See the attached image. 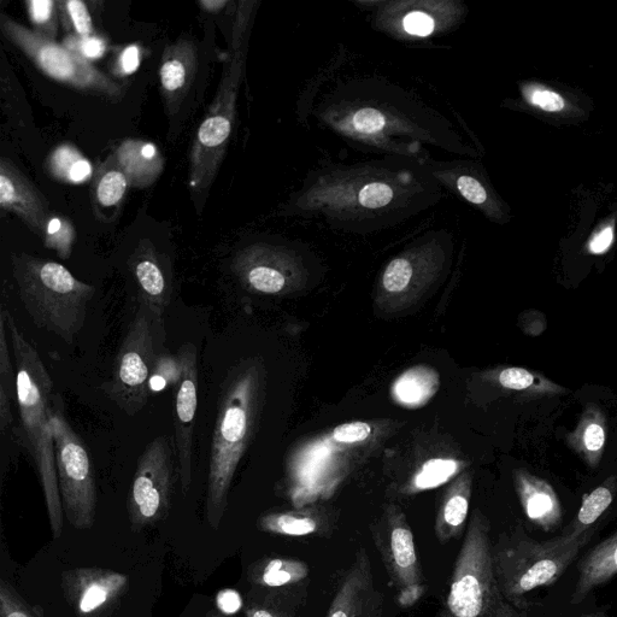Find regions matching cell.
Here are the masks:
<instances>
[{
    "label": "cell",
    "instance_id": "3",
    "mask_svg": "<svg viewBox=\"0 0 617 617\" xmlns=\"http://www.w3.org/2000/svg\"><path fill=\"white\" fill-rule=\"evenodd\" d=\"M11 266L23 308L35 327L73 344L87 319L96 289L61 263L25 254L11 256Z\"/></svg>",
    "mask_w": 617,
    "mask_h": 617
},
{
    "label": "cell",
    "instance_id": "26",
    "mask_svg": "<svg viewBox=\"0 0 617 617\" xmlns=\"http://www.w3.org/2000/svg\"><path fill=\"white\" fill-rule=\"evenodd\" d=\"M7 320L0 313V430L4 433L13 423V404L17 402L16 368L11 362Z\"/></svg>",
    "mask_w": 617,
    "mask_h": 617
},
{
    "label": "cell",
    "instance_id": "39",
    "mask_svg": "<svg viewBox=\"0 0 617 617\" xmlns=\"http://www.w3.org/2000/svg\"><path fill=\"white\" fill-rule=\"evenodd\" d=\"M395 193L384 182H373L364 186L360 192V203L364 208L379 209L389 204Z\"/></svg>",
    "mask_w": 617,
    "mask_h": 617
},
{
    "label": "cell",
    "instance_id": "14",
    "mask_svg": "<svg viewBox=\"0 0 617 617\" xmlns=\"http://www.w3.org/2000/svg\"><path fill=\"white\" fill-rule=\"evenodd\" d=\"M0 207L15 214L31 231L43 238L49 210L41 193L13 161L0 160Z\"/></svg>",
    "mask_w": 617,
    "mask_h": 617
},
{
    "label": "cell",
    "instance_id": "51",
    "mask_svg": "<svg viewBox=\"0 0 617 617\" xmlns=\"http://www.w3.org/2000/svg\"><path fill=\"white\" fill-rule=\"evenodd\" d=\"M207 617H228V616L223 615V614H217V613H209Z\"/></svg>",
    "mask_w": 617,
    "mask_h": 617
},
{
    "label": "cell",
    "instance_id": "20",
    "mask_svg": "<svg viewBox=\"0 0 617 617\" xmlns=\"http://www.w3.org/2000/svg\"><path fill=\"white\" fill-rule=\"evenodd\" d=\"M617 575V532L596 546L579 568L572 604L584 602L590 593Z\"/></svg>",
    "mask_w": 617,
    "mask_h": 617
},
{
    "label": "cell",
    "instance_id": "44",
    "mask_svg": "<svg viewBox=\"0 0 617 617\" xmlns=\"http://www.w3.org/2000/svg\"><path fill=\"white\" fill-rule=\"evenodd\" d=\"M457 188L462 197L473 204H484L487 199V193L483 185L472 176L463 175L457 180Z\"/></svg>",
    "mask_w": 617,
    "mask_h": 617
},
{
    "label": "cell",
    "instance_id": "32",
    "mask_svg": "<svg viewBox=\"0 0 617 617\" xmlns=\"http://www.w3.org/2000/svg\"><path fill=\"white\" fill-rule=\"evenodd\" d=\"M43 239L46 249L56 251L62 260H69L76 239L75 227L67 217L52 216L47 221Z\"/></svg>",
    "mask_w": 617,
    "mask_h": 617
},
{
    "label": "cell",
    "instance_id": "41",
    "mask_svg": "<svg viewBox=\"0 0 617 617\" xmlns=\"http://www.w3.org/2000/svg\"><path fill=\"white\" fill-rule=\"evenodd\" d=\"M386 126V119L379 110L364 108L357 111L352 116V127L355 131L362 134H375L383 131Z\"/></svg>",
    "mask_w": 617,
    "mask_h": 617
},
{
    "label": "cell",
    "instance_id": "37",
    "mask_svg": "<svg viewBox=\"0 0 617 617\" xmlns=\"http://www.w3.org/2000/svg\"><path fill=\"white\" fill-rule=\"evenodd\" d=\"M498 383L502 385L504 389L513 391H525V390H548L543 389L538 384L537 376L528 372L524 368H505L498 374Z\"/></svg>",
    "mask_w": 617,
    "mask_h": 617
},
{
    "label": "cell",
    "instance_id": "10",
    "mask_svg": "<svg viewBox=\"0 0 617 617\" xmlns=\"http://www.w3.org/2000/svg\"><path fill=\"white\" fill-rule=\"evenodd\" d=\"M169 436L152 440L140 455L135 470L128 510L135 531L148 527L167 514L179 469Z\"/></svg>",
    "mask_w": 617,
    "mask_h": 617
},
{
    "label": "cell",
    "instance_id": "28",
    "mask_svg": "<svg viewBox=\"0 0 617 617\" xmlns=\"http://www.w3.org/2000/svg\"><path fill=\"white\" fill-rule=\"evenodd\" d=\"M614 499V490L610 484L599 486L590 495L584 497L583 504L573 524L564 531L566 536L589 542L592 534V526L601 519L608 510Z\"/></svg>",
    "mask_w": 617,
    "mask_h": 617
},
{
    "label": "cell",
    "instance_id": "18",
    "mask_svg": "<svg viewBox=\"0 0 617 617\" xmlns=\"http://www.w3.org/2000/svg\"><path fill=\"white\" fill-rule=\"evenodd\" d=\"M514 480L528 519L545 532L556 530L562 524V508L552 486L525 470H516Z\"/></svg>",
    "mask_w": 617,
    "mask_h": 617
},
{
    "label": "cell",
    "instance_id": "27",
    "mask_svg": "<svg viewBox=\"0 0 617 617\" xmlns=\"http://www.w3.org/2000/svg\"><path fill=\"white\" fill-rule=\"evenodd\" d=\"M605 437H607L605 436V421L601 411L587 409L581 417L577 430L569 436V442L592 467H596L601 460Z\"/></svg>",
    "mask_w": 617,
    "mask_h": 617
},
{
    "label": "cell",
    "instance_id": "11",
    "mask_svg": "<svg viewBox=\"0 0 617 617\" xmlns=\"http://www.w3.org/2000/svg\"><path fill=\"white\" fill-rule=\"evenodd\" d=\"M181 378L174 396V444L182 492L188 493L193 480V436L198 407V350L187 343L178 351Z\"/></svg>",
    "mask_w": 617,
    "mask_h": 617
},
{
    "label": "cell",
    "instance_id": "31",
    "mask_svg": "<svg viewBox=\"0 0 617 617\" xmlns=\"http://www.w3.org/2000/svg\"><path fill=\"white\" fill-rule=\"evenodd\" d=\"M307 564L286 558H274L262 567L257 581L266 587H284L299 583L308 577Z\"/></svg>",
    "mask_w": 617,
    "mask_h": 617
},
{
    "label": "cell",
    "instance_id": "7",
    "mask_svg": "<svg viewBox=\"0 0 617 617\" xmlns=\"http://www.w3.org/2000/svg\"><path fill=\"white\" fill-rule=\"evenodd\" d=\"M0 29L10 43L31 60L47 78L74 90L96 94L117 103L125 97V88L109 75L94 67L91 62L73 54L63 44L41 37L15 21L13 17L0 16Z\"/></svg>",
    "mask_w": 617,
    "mask_h": 617
},
{
    "label": "cell",
    "instance_id": "29",
    "mask_svg": "<svg viewBox=\"0 0 617 617\" xmlns=\"http://www.w3.org/2000/svg\"><path fill=\"white\" fill-rule=\"evenodd\" d=\"M264 532L287 537H305L319 531V520L313 515L291 511L263 516L258 522Z\"/></svg>",
    "mask_w": 617,
    "mask_h": 617
},
{
    "label": "cell",
    "instance_id": "38",
    "mask_svg": "<svg viewBox=\"0 0 617 617\" xmlns=\"http://www.w3.org/2000/svg\"><path fill=\"white\" fill-rule=\"evenodd\" d=\"M0 617H38L31 608L17 596L13 587L2 581L0 585Z\"/></svg>",
    "mask_w": 617,
    "mask_h": 617
},
{
    "label": "cell",
    "instance_id": "17",
    "mask_svg": "<svg viewBox=\"0 0 617 617\" xmlns=\"http://www.w3.org/2000/svg\"><path fill=\"white\" fill-rule=\"evenodd\" d=\"M127 584L126 575L104 569H78L64 579L69 601L81 616L92 615L107 607L121 595Z\"/></svg>",
    "mask_w": 617,
    "mask_h": 617
},
{
    "label": "cell",
    "instance_id": "40",
    "mask_svg": "<svg viewBox=\"0 0 617 617\" xmlns=\"http://www.w3.org/2000/svg\"><path fill=\"white\" fill-rule=\"evenodd\" d=\"M370 434H372V426L366 422L356 421L334 428L332 439L339 444H356L367 440Z\"/></svg>",
    "mask_w": 617,
    "mask_h": 617
},
{
    "label": "cell",
    "instance_id": "42",
    "mask_svg": "<svg viewBox=\"0 0 617 617\" xmlns=\"http://www.w3.org/2000/svg\"><path fill=\"white\" fill-rule=\"evenodd\" d=\"M526 97L534 107L548 111V113H558L566 107L560 94L546 90V88H530V91L526 92Z\"/></svg>",
    "mask_w": 617,
    "mask_h": 617
},
{
    "label": "cell",
    "instance_id": "49",
    "mask_svg": "<svg viewBox=\"0 0 617 617\" xmlns=\"http://www.w3.org/2000/svg\"><path fill=\"white\" fill-rule=\"evenodd\" d=\"M246 616L248 617H280L275 613L274 610L266 607H262V605H250L248 609H246Z\"/></svg>",
    "mask_w": 617,
    "mask_h": 617
},
{
    "label": "cell",
    "instance_id": "1",
    "mask_svg": "<svg viewBox=\"0 0 617 617\" xmlns=\"http://www.w3.org/2000/svg\"><path fill=\"white\" fill-rule=\"evenodd\" d=\"M266 399V368L260 357L242 360L222 381L209 456L207 519L214 530L225 515L240 461L257 432Z\"/></svg>",
    "mask_w": 617,
    "mask_h": 617
},
{
    "label": "cell",
    "instance_id": "48",
    "mask_svg": "<svg viewBox=\"0 0 617 617\" xmlns=\"http://www.w3.org/2000/svg\"><path fill=\"white\" fill-rule=\"evenodd\" d=\"M199 5L210 14L220 13L228 5V0H199Z\"/></svg>",
    "mask_w": 617,
    "mask_h": 617
},
{
    "label": "cell",
    "instance_id": "16",
    "mask_svg": "<svg viewBox=\"0 0 617 617\" xmlns=\"http://www.w3.org/2000/svg\"><path fill=\"white\" fill-rule=\"evenodd\" d=\"M129 268L138 287L141 305L148 308L155 319L161 320L172 299L173 287L150 240H141L129 258Z\"/></svg>",
    "mask_w": 617,
    "mask_h": 617
},
{
    "label": "cell",
    "instance_id": "19",
    "mask_svg": "<svg viewBox=\"0 0 617 617\" xmlns=\"http://www.w3.org/2000/svg\"><path fill=\"white\" fill-rule=\"evenodd\" d=\"M132 187L146 188L155 184L164 170V157L156 144L128 139L113 154Z\"/></svg>",
    "mask_w": 617,
    "mask_h": 617
},
{
    "label": "cell",
    "instance_id": "13",
    "mask_svg": "<svg viewBox=\"0 0 617 617\" xmlns=\"http://www.w3.org/2000/svg\"><path fill=\"white\" fill-rule=\"evenodd\" d=\"M233 272L245 290L260 295H287L298 285L291 262L266 245H252L240 251L234 258Z\"/></svg>",
    "mask_w": 617,
    "mask_h": 617
},
{
    "label": "cell",
    "instance_id": "30",
    "mask_svg": "<svg viewBox=\"0 0 617 617\" xmlns=\"http://www.w3.org/2000/svg\"><path fill=\"white\" fill-rule=\"evenodd\" d=\"M462 469V463L454 458H432L422 464L419 472L411 481L410 492H422L437 489L456 477Z\"/></svg>",
    "mask_w": 617,
    "mask_h": 617
},
{
    "label": "cell",
    "instance_id": "15",
    "mask_svg": "<svg viewBox=\"0 0 617 617\" xmlns=\"http://www.w3.org/2000/svg\"><path fill=\"white\" fill-rule=\"evenodd\" d=\"M198 50L195 41L180 38L164 49L160 64V85L170 117L179 113L196 78Z\"/></svg>",
    "mask_w": 617,
    "mask_h": 617
},
{
    "label": "cell",
    "instance_id": "34",
    "mask_svg": "<svg viewBox=\"0 0 617 617\" xmlns=\"http://www.w3.org/2000/svg\"><path fill=\"white\" fill-rule=\"evenodd\" d=\"M33 31L46 39L56 41L60 9L56 0H27L25 3Z\"/></svg>",
    "mask_w": 617,
    "mask_h": 617
},
{
    "label": "cell",
    "instance_id": "35",
    "mask_svg": "<svg viewBox=\"0 0 617 617\" xmlns=\"http://www.w3.org/2000/svg\"><path fill=\"white\" fill-rule=\"evenodd\" d=\"M181 378V361L178 354L162 352L157 356L155 368L150 379V392L167 390L176 387Z\"/></svg>",
    "mask_w": 617,
    "mask_h": 617
},
{
    "label": "cell",
    "instance_id": "6",
    "mask_svg": "<svg viewBox=\"0 0 617 617\" xmlns=\"http://www.w3.org/2000/svg\"><path fill=\"white\" fill-rule=\"evenodd\" d=\"M451 617H526L504 597L493 564L490 525L475 510L446 601Z\"/></svg>",
    "mask_w": 617,
    "mask_h": 617
},
{
    "label": "cell",
    "instance_id": "50",
    "mask_svg": "<svg viewBox=\"0 0 617 617\" xmlns=\"http://www.w3.org/2000/svg\"><path fill=\"white\" fill-rule=\"evenodd\" d=\"M581 617H605V616L601 613H592V614H585Z\"/></svg>",
    "mask_w": 617,
    "mask_h": 617
},
{
    "label": "cell",
    "instance_id": "36",
    "mask_svg": "<svg viewBox=\"0 0 617 617\" xmlns=\"http://www.w3.org/2000/svg\"><path fill=\"white\" fill-rule=\"evenodd\" d=\"M63 46H66L73 54L84 58V60L88 62L99 60L108 50L107 41L98 37V35H93V37L88 38H79L69 34L68 37L63 40Z\"/></svg>",
    "mask_w": 617,
    "mask_h": 617
},
{
    "label": "cell",
    "instance_id": "24",
    "mask_svg": "<svg viewBox=\"0 0 617 617\" xmlns=\"http://www.w3.org/2000/svg\"><path fill=\"white\" fill-rule=\"evenodd\" d=\"M439 385L437 370L416 366L399 376L392 386V396L404 407L420 408L436 395Z\"/></svg>",
    "mask_w": 617,
    "mask_h": 617
},
{
    "label": "cell",
    "instance_id": "45",
    "mask_svg": "<svg viewBox=\"0 0 617 617\" xmlns=\"http://www.w3.org/2000/svg\"><path fill=\"white\" fill-rule=\"evenodd\" d=\"M405 31L409 34L427 37L433 32L434 21L432 17L423 13H411L403 21Z\"/></svg>",
    "mask_w": 617,
    "mask_h": 617
},
{
    "label": "cell",
    "instance_id": "5",
    "mask_svg": "<svg viewBox=\"0 0 617 617\" xmlns=\"http://www.w3.org/2000/svg\"><path fill=\"white\" fill-rule=\"evenodd\" d=\"M586 544L566 534L538 542L517 531L503 536L492 548L493 564L502 593L517 609H525L526 593L560 579Z\"/></svg>",
    "mask_w": 617,
    "mask_h": 617
},
{
    "label": "cell",
    "instance_id": "25",
    "mask_svg": "<svg viewBox=\"0 0 617 617\" xmlns=\"http://www.w3.org/2000/svg\"><path fill=\"white\" fill-rule=\"evenodd\" d=\"M47 174L61 184L84 185L94 176L90 160L72 144H61L47 156Z\"/></svg>",
    "mask_w": 617,
    "mask_h": 617
},
{
    "label": "cell",
    "instance_id": "22",
    "mask_svg": "<svg viewBox=\"0 0 617 617\" xmlns=\"http://www.w3.org/2000/svg\"><path fill=\"white\" fill-rule=\"evenodd\" d=\"M472 497V474L463 472L446 491L437 515L436 533L440 543L461 536L466 526Z\"/></svg>",
    "mask_w": 617,
    "mask_h": 617
},
{
    "label": "cell",
    "instance_id": "33",
    "mask_svg": "<svg viewBox=\"0 0 617 617\" xmlns=\"http://www.w3.org/2000/svg\"><path fill=\"white\" fill-rule=\"evenodd\" d=\"M60 19L70 35L79 38H88L96 35L92 16L87 4L82 0H61L58 2Z\"/></svg>",
    "mask_w": 617,
    "mask_h": 617
},
{
    "label": "cell",
    "instance_id": "46",
    "mask_svg": "<svg viewBox=\"0 0 617 617\" xmlns=\"http://www.w3.org/2000/svg\"><path fill=\"white\" fill-rule=\"evenodd\" d=\"M216 605L221 614L231 616L243 608V598L235 590H223L216 597Z\"/></svg>",
    "mask_w": 617,
    "mask_h": 617
},
{
    "label": "cell",
    "instance_id": "43",
    "mask_svg": "<svg viewBox=\"0 0 617 617\" xmlns=\"http://www.w3.org/2000/svg\"><path fill=\"white\" fill-rule=\"evenodd\" d=\"M141 63V49L138 45H128L120 52L115 64V72L129 76L137 72Z\"/></svg>",
    "mask_w": 617,
    "mask_h": 617
},
{
    "label": "cell",
    "instance_id": "21",
    "mask_svg": "<svg viewBox=\"0 0 617 617\" xmlns=\"http://www.w3.org/2000/svg\"><path fill=\"white\" fill-rule=\"evenodd\" d=\"M372 586V569L366 552L362 551L346 575L327 617H360L372 599Z\"/></svg>",
    "mask_w": 617,
    "mask_h": 617
},
{
    "label": "cell",
    "instance_id": "47",
    "mask_svg": "<svg viewBox=\"0 0 617 617\" xmlns=\"http://www.w3.org/2000/svg\"><path fill=\"white\" fill-rule=\"evenodd\" d=\"M614 243L613 227H605L599 232L595 238L591 240L589 250L593 255H603L607 252Z\"/></svg>",
    "mask_w": 617,
    "mask_h": 617
},
{
    "label": "cell",
    "instance_id": "4",
    "mask_svg": "<svg viewBox=\"0 0 617 617\" xmlns=\"http://www.w3.org/2000/svg\"><path fill=\"white\" fill-rule=\"evenodd\" d=\"M250 3H240L235 15L232 52L213 104L196 133L191 151L190 186L204 191L213 184L225 160L234 126L235 108L246 54V32L250 21Z\"/></svg>",
    "mask_w": 617,
    "mask_h": 617
},
{
    "label": "cell",
    "instance_id": "8",
    "mask_svg": "<svg viewBox=\"0 0 617 617\" xmlns=\"http://www.w3.org/2000/svg\"><path fill=\"white\" fill-rule=\"evenodd\" d=\"M51 425L64 516L76 530H90L97 510L96 474L86 445L70 426L57 396Z\"/></svg>",
    "mask_w": 617,
    "mask_h": 617
},
{
    "label": "cell",
    "instance_id": "9",
    "mask_svg": "<svg viewBox=\"0 0 617 617\" xmlns=\"http://www.w3.org/2000/svg\"><path fill=\"white\" fill-rule=\"evenodd\" d=\"M150 310L140 305L117 352L113 374L102 389L111 401L128 416H135L148 403L150 379L157 354Z\"/></svg>",
    "mask_w": 617,
    "mask_h": 617
},
{
    "label": "cell",
    "instance_id": "2",
    "mask_svg": "<svg viewBox=\"0 0 617 617\" xmlns=\"http://www.w3.org/2000/svg\"><path fill=\"white\" fill-rule=\"evenodd\" d=\"M7 320L11 350L16 368L17 407H19L22 440L31 455L45 496L47 515L54 538L63 531V507L58 486L52 414L55 397L49 370L32 342L11 315L2 308Z\"/></svg>",
    "mask_w": 617,
    "mask_h": 617
},
{
    "label": "cell",
    "instance_id": "12",
    "mask_svg": "<svg viewBox=\"0 0 617 617\" xmlns=\"http://www.w3.org/2000/svg\"><path fill=\"white\" fill-rule=\"evenodd\" d=\"M378 542L391 579L399 591V602L414 604L423 592L422 575L414 534L402 511L395 508L389 511L385 533Z\"/></svg>",
    "mask_w": 617,
    "mask_h": 617
},
{
    "label": "cell",
    "instance_id": "23",
    "mask_svg": "<svg viewBox=\"0 0 617 617\" xmlns=\"http://www.w3.org/2000/svg\"><path fill=\"white\" fill-rule=\"evenodd\" d=\"M129 186L127 175L111 155L93 176L92 199L96 214L108 220V213H119Z\"/></svg>",
    "mask_w": 617,
    "mask_h": 617
}]
</instances>
